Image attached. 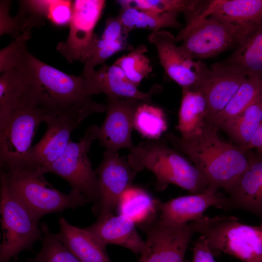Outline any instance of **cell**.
Here are the masks:
<instances>
[{
  "mask_svg": "<svg viewBox=\"0 0 262 262\" xmlns=\"http://www.w3.org/2000/svg\"><path fill=\"white\" fill-rule=\"evenodd\" d=\"M230 24L258 26L262 23V0H213L201 14Z\"/></svg>",
  "mask_w": 262,
  "mask_h": 262,
  "instance_id": "obj_21",
  "label": "cell"
},
{
  "mask_svg": "<svg viewBox=\"0 0 262 262\" xmlns=\"http://www.w3.org/2000/svg\"><path fill=\"white\" fill-rule=\"evenodd\" d=\"M0 211L2 243L0 262H8L19 252L30 248L42 236L35 216L0 181Z\"/></svg>",
  "mask_w": 262,
  "mask_h": 262,
  "instance_id": "obj_7",
  "label": "cell"
},
{
  "mask_svg": "<svg viewBox=\"0 0 262 262\" xmlns=\"http://www.w3.org/2000/svg\"><path fill=\"white\" fill-rule=\"evenodd\" d=\"M129 150L127 159L131 167L137 172L145 168L151 171L156 177L154 185L158 191L172 184L196 194L209 187L198 169L170 147L164 139H148Z\"/></svg>",
  "mask_w": 262,
  "mask_h": 262,
  "instance_id": "obj_3",
  "label": "cell"
},
{
  "mask_svg": "<svg viewBox=\"0 0 262 262\" xmlns=\"http://www.w3.org/2000/svg\"><path fill=\"white\" fill-rule=\"evenodd\" d=\"M45 123L47 129L44 135L32 146L22 164L17 167H28L44 174V169L65 151L71 141V133L81 124L69 119L54 117H47Z\"/></svg>",
  "mask_w": 262,
  "mask_h": 262,
  "instance_id": "obj_16",
  "label": "cell"
},
{
  "mask_svg": "<svg viewBox=\"0 0 262 262\" xmlns=\"http://www.w3.org/2000/svg\"><path fill=\"white\" fill-rule=\"evenodd\" d=\"M82 74L86 77L93 95L104 93L107 96L134 98L152 104V96L160 88L156 85L148 92L140 91L127 78L123 70L114 64L110 66L104 64L98 70Z\"/></svg>",
  "mask_w": 262,
  "mask_h": 262,
  "instance_id": "obj_19",
  "label": "cell"
},
{
  "mask_svg": "<svg viewBox=\"0 0 262 262\" xmlns=\"http://www.w3.org/2000/svg\"><path fill=\"white\" fill-rule=\"evenodd\" d=\"M99 196L93 211L98 219L113 214L125 191L131 186L137 172L130 165L127 158L117 151L106 150L102 161L95 170Z\"/></svg>",
  "mask_w": 262,
  "mask_h": 262,
  "instance_id": "obj_13",
  "label": "cell"
},
{
  "mask_svg": "<svg viewBox=\"0 0 262 262\" xmlns=\"http://www.w3.org/2000/svg\"><path fill=\"white\" fill-rule=\"evenodd\" d=\"M128 34L117 16L108 18L103 33L98 37L84 62L82 73H90L96 66L105 64L107 59L118 52L133 49L128 43Z\"/></svg>",
  "mask_w": 262,
  "mask_h": 262,
  "instance_id": "obj_22",
  "label": "cell"
},
{
  "mask_svg": "<svg viewBox=\"0 0 262 262\" xmlns=\"http://www.w3.org/2000/svg\"><path fill=\"white\" fill-rule=\"evenodd\" d=\"M105 5L104 0L73 1L69 34L66 41L57 47L67 61L84 62L98 37L94 30Z\"/></svg>",
  "mask_w": 262,
  "mask_h": 262,
  "instance_id": "obj_12",
  "label": "cell"
},
{
  "mask_svg": "<svg viewBox=\"0 0 262 262\" xmlns=\"http://www.w3.org/2000/svg\"><path fill=\"white\" fill-rule=\"evenodd\" d=\"M147 39L155 46L160 64L168 76L182 90L197 91L209 70L206 64L195 60L178 46L176 37L167 31L151 32Z\"/></svg>",
  "mask_w": 262,
  "mask_h": 262,
  "instance_id": "obj_10",
  "label": "cell"
},
{
  "mask_svg": "<svg viewBox=\"0 0 262 262\" xmlns=\"http://www.w3.org/2000/svg\"><path fill=\"white\" fill-rule=\"evenodd\" d=\"M140 226L147 238L137 262H191L184 259L188 245L196 233L190 223L172 225L155 217Z\"/></svg>",
  "mask_w": 262,
  "mask_h": 262,
  "instance_id": "obj_11",
  "label": "cell"
},
{
  "mask_svg": "<svg viewBox=\"0 0 262 262\" xmlns=\"http://www.w3.org/2000/svg\"><path fill=\"white\" fill-rule=\"evenodd\" d=\"M136 225L123 215L113 214L98 219L95 223L85 229L103 248L109 245H117L141 254L145 246V241L138 233Z\"/></svg>",
  "mask_w": 262,
  "mask_h": 262,
  "instance_id": "obj_18",
  "label": "cell"
},
{
  "mask_svg": "<svg viewBox=\"0 0 262 262\" xmlns=\"http://www.w3.org/2000/svg\"><path fill=\"white\" fill-rule=\"evenodd\" d=\"M43 243L32 262H81L59 238L51 233L45 223L41 227Z\"/></svg>",
  "mask_w": 262,
  "mask_h": 262,
  "instance_id": "obj_33",
  "label": "cell"
},
{
  "mask_svg": "<svg viewBox=\"0 0 262 262\" xmlns=\"http://www.w3.org/2000/svg\"><path fill=\"white\" fill-rule=\"evenodd\" d=\"M98 127H89L77 142L72 140L62 155L47 166L44 174L52 173L67 181L71 191L80 193L95 203L99 196L98 180L88 153L92 142L97 139Z\"/></svg>",
  "mask_w": 262,
  "mask_h": 262,
  "instance_id": "obj_8",
  "label": "cell"
},
{
  "mask_svg": "<svg viewBox=\"0 0 262 262\" xmlns=\"http://www.w3.org/2000/svg\"><path fill=\"white\" fill-rule=\"evenodd\" d=\"M47 117L41 110L31 105H20L11 112L0 126L1 169L17 167L22 164L40 124Z\"/></svg>",
  "mask_w": 262,
  "mask_h": 262,
  "instance_id": "obj_9",
  "label": "cell"
},
{
  "mask_svg": "<svg viewBox=\"0 0 262 262\" xmlns=\"http://www.w3.org/2000/svg\"><path fill=\"white\" fill-rule=\"evenodd\" d=\"M192 262H215L213 254L205 238L201 235L193 248Z\"/></svg>",
  "mask_w": 262,
  "mask_h": 262,
  "instance_id": "obj_35",
  "label": "cell"
},
{
  "mask_svg": "<svg viewBox=\"0 0 262 262\" xmlns=\"http://www.w3.org/2000/svg\"><path fill=\"white\" fill-rule=\"evenodd\" d=\"M44 175L28 167L1 169L0 181L38 219L46 214L82 206L91 201L77 192H61L47 181Z\"/></svg>",
  "mask_w": 262,
  "mask_h": 262,
  "instance_id": "obj_4",
  "label": "cell"
},
{
  "mask_svg": "<svg viewBox=\"0 0 262 262\" xmlns=\"http://www.w3.org/2000/svg\"><path fill=\"white\" fill-rule=\"evenodd\" d=\"M207 105L199 91L182 90L177 129L187 139L200 133L207 120Z\"/></svg>",
  "mask_w": 262,
  "mask_h": 262,
  "instance_id": "obj_25",
  "label": "cell"
},
{
  "mask_svg": "<svg viewBox=\"0 0 262 262\" xmlns=\"http://www.w3.org/2000/svg\"><path fill=\"white\" fill-rule=\"evenodd\" d=\"M253 148H256L257 151L262 153V124L250 144L245 149L251 150Z\"/></svg>",
  "mask_w": 262,
  "mask_h": 262,
  "instance_id": "obj_36",
  "label": "cell"
},
{
  "mask_svg": "<svg viewBox=\"0 0 262 262\" xmlns=\"http://www.w3.org/2000/svg\"><path fill=\"white\" fill-rule=\"evenodd\" d=\"M117 2L124 7H133L156 13H182L185 17L201 13L209 0H119Z\"/></svg>",
  "mask_w": 262,
  "mask_h": 262,
  "instance_id": "obj_30",
  "label": "cell"
},
{
  "mask_svg": "<svg viewBox=\"0 0 262 262\" xmlns=\"http://www.w3.org/2000/svg\"><path fill=\"white\" fill-rule=\"evenodd\" d=\"M206 239L213 255L224 253L243 262H262V226L242 223L232 216H203L190 222Z\"/></svg>",
  "mask_w": 262,
  "mask_h": 262,
  "instance_id": "obj_5",
  "label": "cell"
},
{
  "mask_svg": "<svg viewBox=\"0 0 262 262\" xmlns=\"http://www.w3.org/2000/svg\"><path fill=\"white\" fill-rule=\"evenodd\" d=\"M201 14L186 17L185 26L176 36L177 42L182 41L181 48L195 60L236 49L259 27L222 23Z\"/></svg>",
  "mask_w": 262,
  "mask_h": 262,
  "instance_id": "obj_6",
  "label": "cell"
},
{
  "mask_svg": "<svg viewBox=\"0 0 262 262\" xmlns=\"http://www.w3.org/2000/svg\"><path fill=\"white\" fill-rule=\"evenodd\" d=\"M143 102L134 98L107 96L106 114L98 127L97 139L106 150L118 151L134 146L131 134L134 116Z\"/></svg>",
  "mask_w": 262,
  "mask_h": 262,
  "instance_id": "obj_14",
  "label": "cell"
},
{
  "mask_svg": "<svg viewBox=\"0 0 262 262\" xmlns=\"http://www.w3.org/2000/svg\"><path fill=\"white\" fill-rule=\"evenodd\" d=\"M246 77L218 63L209 68L197 91L203 94L206 101V121L225 108Z\"/></svg>",
  "mask_w": 262,
  "mask_h": 262,
  "instance_id": "obj_20",
  "label": "cell"
},
{
  "mask_svg": "<svg viewBox=\"0 0 262 262\" xmlns=\"http://www.w3.org/2000/svg\"><path fill=\"white\" fill-rule=\"evenodd\" d=\"M147 51L145 45H140L127 54L117 59L114 63L118 66L127 78L137 87L152 71L150 60L145 54Z\"/></svg>",
  "mask_w": 262,
  "mask_h": 262,
  "instance_id": "obj_32",
  "label": "cell"
},
{
  "mask_svg": "<svg viewBox=\"0 0 262 262\" xmlns=\"http://www.w3.org/2000/svg\"><path fill=\"white\" fill-rule=\"evenodd\" d=\"M73 1L71 0H49L46 18L56 26L69 25L73 14Z\"/></svg>",
  "mask_w": 262,
  "mask_h": 262,
  "instance_id": "obj_34",
  "label": "cell"
},
{
  "mask_svg": "<svg viewBox=\"0 0 262 262\" xmlns=\"http://www.w3.org/2000/svg\"><path fill=\"white\" fill-rule=\"evenodd\" d=\"M218 129L206 121L201 132L184 139L168 132L165 135L174 147L185 154L209 186L227 193L249 165V150L222 140Z\"/></svg>",
  "mask_w": 262,
  "mask_h": 262,
  "instance_id": "obj_2",
  "label": "cell"
},
{
  "mask_svg": "<svg viewBox=\"0 0 262 262\" xmlns=\"http://www.w3.org/2000/svg\"><path fill=\"white\" fill-rule=\"evenodd\" d=\"M134 128L148 139H157L167 129L165 115L159 107L143 102L134 116Z\"/></svg>",
  "mask_w": 262,
  "mask_h": 262,
  "instance_id": "obj_31",
  "label": "cell"
},
{
  "mask_svg": "<svg viewBox=\"0 0 262 262\" xmlns=\"http://www.w3.org/2000/svg\"><path fill=\"white\" fill-rule=\"evenodd\" d=\"M260 102L262 104V95L261 98V99H260Z\"/></svg>",
  "mask_w": 262,
  "mask_h": 262,
  "instance_id": "obj_37",
  "label": "cell"
},
{
  "mask_svg": "<svg viewBox=\"0 0 262 262\" xmlns=\"http://www.w3.org/2000/svg\"><path fill=\"white\" fill-rule=\"evenodd\" d=\"M262 80L247 77L225 108L206 122L219 129L225 121L231 119L252 104L260 101Z\"/></svg>",
  "mask_w": 262,
  "mask_h": 262,
  "instance_id": "obj_29",
  "label": "cell"
},
{
  "mask_svg": "<svg viewBox=\"0 0 262 262\" xmlns=\"http://www.w3.org/2000/svg\"><path fill=\"white\" fill-rule=\"evenodd\" d=\"M176 13H156L133 7L121 8L117 15L125 31L129 33L135 29H146L152 32L165 28L181 30L183 28L178 20Z\"/></svg>",
  "mask_w": 262,
  "mask_h": 262,
  "instance_id": "obj_26",
  "label": "cell"
},
{
  "mask_svg": "<svg viewBox=\"0 0 262 262\" xmlns=\"http://www.w3.org/2000/svg\"><path fill=\"white\" fill-rule=\"evenodd\" d=\"M218 64L246 77L262 80V23L229 57Z\"/></svg>",
  "mask_w": 262,
  "mask_h": 262,
  "instance_id": "obj_23",
  "label": "cell"
},
{
  "mask_svg": "<svg viewBox=\"0 0 262 262\" xmlns=\"http://www.w3.org/2000/svg\"><path fill=\"white\" fill-rule=\"evenodd\" d=\"M159 201L144 189L131 186L121 196L117 207L120 214L141 226L156 217Z\"/></svg>",
  "mask_w": 262,
  "mask_h": 262,
  "instance_id": "obj_27",
  "label": "cell"
},
{
  "mask_svg": "<svg viewBox=\"0 0 262 262\" xmlns=\"http://www.w3.org/2000/svg\"><path fill=\"white\" fill-rule=\"evenodd\" d=\"M262 124V104L260 101L249 106L235 117L224 122L219 129L224 131L245 149Z\"/></svg>",
  "mask_w": 262,
  "mask_h": 262,
  "instance_id": "obj_28",
  "label": "cell"
},
{
  "mask_svg": "<svg viewBox=\"0 0 262 262\" xmlns=\"http://www.w3.org/2000/svg\"><path fill=\"white\" fill-rule=\"evenodd\" d=\"M31 36L28 33L21 34L0 50V73H7L16 89V106H34L47 117L80 124L93 114L106 111V104L92 98L84 75L66 74L33 56L27 47Z\"/></svg>",
  "mask_w": 262,
  "mask_h": 262,
  "instance_id": "obj_1",
  "label": "cell"
},
{
  "mask_svg": "<svg viewBox=\"0 0 262 262\" xmlns=\"http://www.w3.org/2000/svg\"><path fill=\"white\" fill-rule=\"evenodd\" d=\"M249 158L248 167L227 192L228 210H244L262 219V153L249 150Z\"/></svg>",
  "mask_w": 262,
  "mask_h": 262,
  "instance_id": "obj_17",
  "label": "cell"
},
{
  "mask_svg": "<svg viewBox=\"0 0 262 262\" xmlns=\"http://www.w3.org/2000/svg\"><path fill=\"white\" fill-rule=\"evenodd\" d=\"M60 240L81 262H112L105 251L85 229L59 219Z\"/></svg>",
  "mask_w": 262,
  "mask_h": 262,
  "instance_id": "obj_24",
  "label": "cell"
},
{
  "mask_svg": "<svg viewBox=\"0 0 262 262\" xmlns=\"http://www.w3.org/2000/svg\"><path fill=\"white\" fill-rule=\"evenodd\" d=\"M211 207L224 210L228 208L227 196L213 186L201 193L181 196L164 202L159 201V217L167 224L183 225L199 220Z\"/></svg>",
  "mask_w": 262,
  "mask_h": 262,
  "instance_id": "obj_15",
  "label": "cell"
}]
</instances>
